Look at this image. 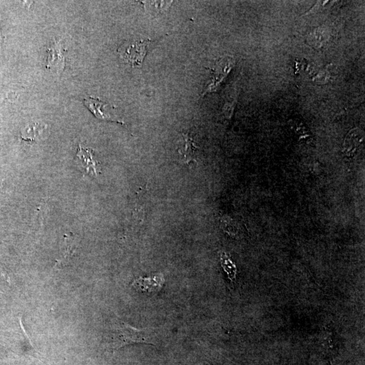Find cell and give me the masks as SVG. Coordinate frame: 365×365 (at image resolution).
Returning <instances> with one entry per match:
<instances>
[{"mask_svg":"<svg viewBox=\"0 0 365 365\" xmlns=\"http://www.w3.org/2000/svg\"><path fill=\"white\" fill-rule=\"evenodd\" d=\"M150 39L135 40L125 43L118 49V53L124 60L133 66H139L144 62L145 57L153 43Z\"/></svg>","mask_w":365,"mask_h":365,"instance_id":"cell-2","label":"cell"},{"mask_svg":"<svg viewBox=\"0 0 365 365\" xmlns=\"http://www.w3.org/2000/svg\"><path fill=\"white\" fill-rule=\"evenodd\" d=\"M183 136L185 137V146L183 152H180V153L182 154L184 156V160L187 164H190L191 162H196L195 153L198 150V147L195 146L191 138L188 135H183Z\"/></svg>","mask_w":365,"mask_h":365,"instance_id":"cell-7","label":"cell"},{"mask_svg":"<svg viewBox=\"0 0 365 365\" xmlns=\"http://www.w3.org/2000/svg\"><path fill=\"white\" fill-rule=\"evenodd\" d=\"M165 279L162 274H156L149 277H139L133 282L137 290L147 293H155L162 289Z\"/></svg>","mask_w":365,"mask_h":365,"instance_id":"cell-4","label":"cell"},{"mask_svg":"<svg viewBox=\"0 0 365 365\" xmlns=\"http://www.w3.org/2000/svg\"><path fill=\"white\" fill-rule=\"evenodd\" d=\"M78 165L85 173L97 176L99 173V162L96 160L93 150L79 146L77 153Z\"/></svg>","mask_w":365,"mask_h":365,"instance_id":"cell-3","label":"cell"},{"mask_svg":"<svg viewBox=\"0 0 365 365\" xmlns=\"http://www.w3.org/2000/svg\"><path fill=\"white\" fill-rule=\"evenodd\" d=\"M362 140V134L359 132L358 129L352 131L350 134L346 138L345 141V149L349 150L350 148L354 149L359 146V143Z\"/></svg>","mask_w":365,"mask_h":365,"instance_id":"cell-8","label":"cell"},{"mask_svg":"<svg viewBox=\"0 0 365 365\" xmlns=\"http://www.w3.org/2000/svg\"><path fill=\"white\" fill-rule=\"evenodd\" d=\"M156 329H136L121 320H117L111 327L107 335V345L113 350L135 343L156 345Z\"/></svg>","mask_w":365,"mask_h":365,"instance_id":"cell-1","label":"cell"},{"mask_svg":"<svg viewBox=\"0 0 365 365\" xmlns=\"http://www.w3.org/2000/svg\"><path fill=\"white\" fill-rule=\"evenodd\" d=\"M222 263H223V267L225 269V271L228 272L229 277L231 279L235 278V267H234L233 264L231 262L230 258L227 257L226 255L223 254L221 258Z\"/></svg>","mask_w":365,"mask_h":365,"instance_id":"cell-9","label":"cell"},{"mask_svg":"<svg viewBox=\"0 0 365 365\" xmlns=\"http://www.w3.org/2000/svg\"><path fill=\"white\" fill-rule=\"evenodd\" d=\"M83 103L85 106L93 113L94 116L98 119L110 120V121L118 123L116 120H113L111 115L106 113V109H105V108L108 106L106 103L92 97L85 98L84 99Z\"/></svg>","mask_w":365,"mask_h":365,"instance_id":"cell-6","label":"cell"},{"mask_svg":"<svg viewBox=\"0 0 365 365\" xmlns=\"http://www.w3.org/2000/svg\"><path fill=\"white\" fill-rule=\"evenodd\" d=\"M48 57L46 68L54 72L62 73L65 66V61L60 47L56 44L48 49Z\"/></svg>","mask_w":365,"mask_h":365,"instance_id":"cell-5","label":"cell"}]
</instances>
